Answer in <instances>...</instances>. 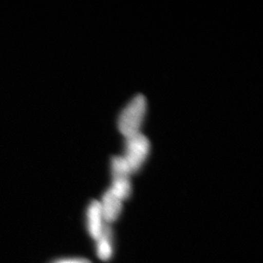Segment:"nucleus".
Returning <instances> with one entry per match:
<instances>
[{"instance_id":"20e7f679","label":"nucleus","mask_w":263,"mask_h":263,"mask_svg":"<svg viewBox=\"0 0 263 263\" xmlns=\"http://www.w3.org/2000/svg\"><path fill=\"white\" fill-rule=\"evenodd\" d=\"M100 204L105 223H112L119 218L123 204L121 200L115 197L109 190L105 192Z\"/></svg>"},{"instance_id":"39448f33","label":"nucleus","mask_w":263,"mask_h":263,"mask_svg":"<svg viewBox=\"0 0 263 263\" xmlns=\"http://www.w3.org/2000/svg\"><path fill=\"white\" fill-rule=\"evenodd\" d=\"M97 255L102 261H108L112 256V229L105 224L102 235L97 240Z\"/></svg>"},{"instance_id":"423d86ee","label":"nucleus","mask_w":263,"mask_h":263,"mask_svg":"<svg viewBox=\"0 0 263 263\" xmlns=\"http://www.w3.org/2000/svg\"><path fill=\"white\" fill-rule=\"evenodd\" d=\"M108 190L122 202L124 201L132 194V184L129 178L112 179V186Z\"/></svg>"},{"instance_id":"f03ea898","label":"nucleus","mask_w":263,"mask_h":263,"mask_svg":"<svg viewBox=\"0 0 263 263\" xmlns=\"http://www.w3.org/2000/svg\"><path fill=\"white\" fill-rule=\"evenodd\" d=\"M125 154L124 158L129 164L132 173L139 171L146 160L150 150V143L147 137L139 132L132 137H126Z\"/></svg>"},{"instance_id":"0eeeda50","label":"nucleus","mask_w":263,"mask_h":263,"mask_svg":"<svg viewBox=\"0 0 263 263\" xmlns=\"http://www.w3.org/2000/svg\"><path fill=\"white\" fill-rule=\"evenodd\" d=\"M111 171L112 179L129 178V176L133 174L124 156H115L112 158L111 161Z\"/></svg>"},{"instance_id":"7ed1b4c3","label":"nucleus","mask_w":263,"mask_h":263,"mask_svg":"<svg viewBox=\"0 0 263 263\" xmlns=\"http://www.w3.org/2000/svg\"><path fill=\"white\" fill-rule=\"evenodd\" d=\"M105 224L100 202L92 201L87 209V228L93 239L97 241L101 237Z\"/></svg>"},{"instance_id":"f257e3e1","label":"nucleus","mask_w":263,"mask_h":263,"mask_svg":"<svg viewBox=\"0 0 263 263\" xmlns=\"http://www.w3.org/2000/svg\"><path fill=\"white\" fill-rule=\"evenodd\" d=\"M146 110V101L142 95H137L119 115L118 127L119 132L126 137L139 133Z\"/></svg>"},{"instance_id":"6e6552de","label":"nucleus","mask_w":263,"mask_h":263,"mask_svg":"<svg viewBox=\"0 0 263 263\" xmlns=\"http://www.w3.org/2000/svg\"><path fill=\"white\" fill-rule=\"evenodd\" d=\"M54 263H91L89 260L85 258H66L58 260Z\"/></svg>"}]
</instances>
